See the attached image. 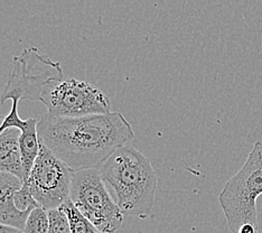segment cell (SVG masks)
I'll list each match as a JSON object with an SVG mask.
<instances>
[{
    "label": "cell",
    "instance_id": "cell-8",
    "mask_svg": "<svg viewBox=\"0 0 262 233\" xmlns=\"http://www.w3.org/2000/svg\"><path fill=\"white\" fill-rule=\"evenodd\" d=\"M23 184L20 178L0 173V224L13 226L20 231L25 228L29 213L17 210L14 196Z\"/></svg>",
    "mask_w": 262,
    "mask_h": 233
},
{
    "label": "cell",
    "instance_id": "cell-5",
    "mask_svg": "<svg viewBox=\"0 0 262 233\" xmlns=\"http://www.w3.org/2000/svg\"><path fill=\"white\" fill-rule=\"evenodd\" d=\"M70 200L100 232L115 233L120 229L124 215L106 188L98 168L74 173Z\"/></svg>",
    "mask_w": 262,
    "mask_h": 233
},
{
    "label": "cell",
    "instance_id": "cell-13",
    "mask_svg": "<svg viewBox=\"0 0 262 233\" xmlns=\"http://www.w3.org/2000/svg\"><path fill=\"white\" fill-rule=\"evenodd\" d=\"M49 233H71V225L67 213L62 207L49 211Z\"/></svg>",
    "mask_w": 262,
    "mask_h": 233
},
{
    "label": "cell",
    "instance_id": "cell-2",
    "mask_svg": "<svg viewBox=\"0 0 262 233\" xmlns=\"http://www.w3.org/2000/svg\"><path fill=\"white\" fill-rule=\"evenodd\" d=\"M98 170L115 193L123 215L146 219L152 214L158 177L151 163L133 145L122 146Z\"/></svg>",
    "mask_w": 262,
    "mask_h": 233
},
{
    "label": "cell",
    "instance_id": "cell-15",
    "mask_svg": "<svg viewBox=\"0 0 262 233\" xmlns=\"http://www.w3.org/2000/svg\"><path fill=\"white\" fill-rule=\"evenodd\" d=\"M11 101H13L11 110H10L8 115L5 117L2 125H0V135L5 133L6 130L13 129V128L18 129L19 131H21L23 128L25 127V124H26V120H23V119L19 116V113H18L19 100L18 99H13Z\"/></svg>",
    "mask_w": 262,
    "mask_h": 233
},
{
    "label": "cell",
    "instance_id": "cell-4",
    "mask_svg": "<svg viewBox=\"0 0 262 233\" xmlns=\"http://www.w3.org/2000/svg\"><path fill=\"white\" fill-rule=\"evenodd\" d=\"M63 77L61 64L40 54L36 47H27L13 58L0 102L13 99L41 101L44 89Z\"/></svg>",
    "mask_w": 262,
    "mask_h": 233
},
{
    "label": "cell",
    "instance_id": "cell-3",
    "mask_svg": "<svg viewBox=\"0 0 262 233\" xmlns=\"http://www.w3.org/2000/svg\"><path fill=\"white\" fill-rule=\"evenodd\" d=\"M262 194V141L253 145L240 171L219 195L232 233H260L257 200Z\"/></svg>",
    "mask_w": 262,
    "mask_h": 233
},
{
    "label": "cell",
    "instance_id": "cell-17",
    "mask_svg": "<svg viewBox=\"0 0 262 233\" xmlns=\"http://www.w3.org/2000/svg\"><path fill=\"white\" fill-rule=\"evenodd\" d=\"M4 119H5V117H4L3 115H0V125H2V123H3V121H4Z\"/></svg>",
    "mask_w": 262,
    "mask_h": 233
},
{
    "label": "cell",
    "instance_id": "cell-11",
    "mask_svg": "<svg viewBox=\"0 0 262 233\" xmlns=\"http://www.w3.org/2000/svg\"><path fill=\"white\" fill-rule=\"evenodd\" d=\"M62 208L69 218L71 233H102L95 228L90 221L83 217L81 212L73 205L71 200L65 203Z\"/></svg>",
    "mask_w": 262,
    "mask_h": 233
},
{
    "label": "cell",
    "instance_id": "cell-14",
    "mask_svg": "<svg viewBox=\"0 0 262 233\" xmlns=\"http://www.w3.org/2000/svg\"><path fill=\"white\" fill-rule=\"evenodd\" d=\"M14 201H15V205L17 207V210L20 212L31 213L35 207L39 206L37 204V202L34 200L31 189H29L28 185L26 183H24L21 188L15 193Z\"/></svg>",
    "mask_w": 262,
    "mask_h": 233
},
{
    "label": "cell",
    "instance_id": "cell-7",
    "mask_svg": "<svg viewBox=\"0 0 262 233\" xmlns=\"http://www.w3.org/2000/svg\"><path fill=\"white\" fill-rule=\"evenodd\" d=\"M74 173L40 141L38 156L24 183L28 185L37 204L51 211L62 207L70 201Z\"/></svg>",
    "mask_w": 262,
    "mask_h": 233
},
{
    "label": "cell",
    "instance_id": "cell-9",
    "mask_svg": "<svg viewBox=\"0 0 262 233\" xmlns=\"http://www.w3.org/2000/svg\"><path fill=\"white\" fill-rule=\"evenodd\" d=\"M18 129H8L0 135V173L10 174L24 182Z\"/></svg>",
    "mask_w": 262,
    "mask_h": 233
},
{
    "label": "cell",
    "instance_id": "cell-10",
    "mask_svg": "<svg viewBox=\"0 0 262 233\" xmlns=\"http://www.w3.org/2000/svg\"><path fill=\"white\" fill-rule=\"evenodd\" d=\"M37 125L38 121L35 118L27 119L25 127L23 128L19 135V149L24 171V182L27 181L39 153L40 140Z\"/></svg>",
    "mask_w": 262,
    "mask_h": 233
},
{
    "label": "cell",
    "instance_id": "cell-12",
    "mask_svg": "<svg viewBox=\"0 0 262 233\" xmlns=\"http://www.w3.org/2000/svg\"><path fill=\"white\" fill-rule=\"evenodd\" d=\"M49 211L38 206L29 213L23 233H49Z\"/></svg>",
    "mask_w": 262,
    "mask_h": 233
},
{
    "label": "cell",
    "instance_id": "cell-6",
    "mask_svg": "<svg viewBox=\"0 0 262 233\" xmlns=\"http://www.w3.org/2000/svg\"><path fill=\"white\" fill-rule=\"evenodd\" d=\"M41 103L47 113L62 118H81L111 112L110 98L91 83L76 79L53 82L44 89Z\"/></svg>",
    "mask_w": 262,
    "mask_h": 233
},
{
    "label": "cell",
    "instance_id": "cell-1",
    "mask_svg": "<svg viewBox=\"0 0 262 233\" xmlns=\"http://www.w3.org/2000/svg\"><path fill=\"white\" fill-rule=\"evenodd\" d=\"M37 130L40 141L74 172L98 168L135 137L131 124L120 112L81 118L46 113L38 121Z\"/></svg>",
    "mask_w": 262,
    "mask_h": 233
},
{
    "label": "cell",
    "instance_id": "cell-16",
    "mask_svg": "<svg viewBox=\"0 0 262 233\" xmlns=\"http://www.w3.org/2000/svg\"><path fill=\"white\" fill-rule=\"evenodd\" d=\"M0 233H23V231L13 228V226L0 224Z\"/></svg>",
    "mask_w": 262,
    "mask_h": 233
}]
</instances>
